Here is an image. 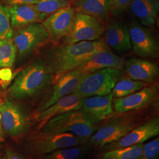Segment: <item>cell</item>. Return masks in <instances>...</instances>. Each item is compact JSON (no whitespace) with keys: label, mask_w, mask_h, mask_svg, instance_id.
<instances>
[{"label":"cell","mask_w":159,"mask_h":159,"mask_svg":"<svg viewBox=\"0 0 159 159\" xmlns=\"http://www.w3.org/2000/svg\"><path fill=\"white\" fill-rule=\"evenodd\" d=\"M107 49L109 48L102 40L64 44L50 49L45 61L56 81L61 75L79 67L93 53Z\"/></svg>","instance_id":"obj_1"},{"label":"cell","mask_w":159,"mask_h":159,"mask_svg":"<svg viewBox=\"0 0 159 159\" xmlns=\"http://www.w3.org/2000/svg\"><path fill=\"white\" fill-rule=\"evenodd\" d=\"M54 81L55 77L45 60L37 58L17 74L8 94L14 99H27L37 95Z\"/></svg>","instance_id":"obj_2"},{"label":"cell","mask_w":159,"mask_h":159,"mask_svg":"<svg viewBox=\"0 0 159 159\" xmlns=\"http://www.w3.org/2000/svg\"><path fill=\"white\" fill-rule=\"evenodd\" d=\"M97 127L81 110L56 116L41 125L37 131L47 133H71L89 139Z\"/></svg>","instance_id":"obj_3"},{"label":"cell","mask_w":159,"mask_h":159,"mask_svg":"<svg viewBox=\"0 0 159 159\" xmlns=\"http://www.w3.org/2000/svg\"><path fill=\"white\" fill-rule=\"evenodd\" d=\"M89 139L71 133H37L30 135L25 142L26 151L31 156L39 157L62 148L85 144Z\"/></svg>","instance_id":"obj_4"},{"label":"cell","mask_w":159,"mask_h":159,"mask_svg":"<svg viewBox=\"0 0 159 159\" xmlns=\"http://www.w3.org/2000/svg\"><path fill=\"white\" fill-rule=\"evenodd\" d=\"M121 77V70L116 68H106L83 73L73 93L81 98L106 96L111 93L116 84Z\"/></svg>","instance_id":"obj_5"},{"label":"cell","mask_w":159,"mask_h":159,"mask_svg":"<svg viewBox=\"0 0 159 159\" xmlns=\"http://www.w3.org/2000/svg\"><path fill=\"white\" fill-rule=\"evenodd\" d=\"M136 127V121L133 116L121 115L114 117L97 128L89 139L90 145L102 148L119 140Z\"/></svg>","instance_id":"obj_6"},{"label":"cell","mask_w":159,"mask_h":159,"mask_svg":"<svg viewBox=\"0 0 159 159\" xmlns=\"http://www.w3.org/2000/svg\"><path fill=\"white\" fill-rule=\"evenodd\" d=\"M48 40L49 35L42 23H33L21 28L13 39L18 59L24 60L30 57Z\"/></svg>","instance_id":"obj_7"},{"label":"cell","mask_w":159,"mask_h":159,"mask_svg":"<svg viewBox=\"0 0 159 159\" xmlns=\"http://www.w3.org/2000/svg\"><path fill=\"white\" fill-rule=\"evenodd\" d=\"M0 114L3 130L8 136H19L29 130V116L18 104L7 98L0 104Z\"/></svg>","instance_id":"obj_8"},{"label":"cell","mask_w":159,"mask_h":159,"mask_svg":"<svg viewBox=\"0 0 159 159\" xmlns=\"http://www.w3.org/2000/svg\"><path fill=\"white\" fill-rule=\"evenodd\" d=\"M104 29L102 24L94 17L76 13L73 28L64 38V44L99 40L102 35Z\"/></svg>","instance_id":"obj_9"},{"label":"cell","mask_w":159,"mask_h":159,"mask_svg":"<svg viewBox=\"0 0 159 159\" xmlns=\"http://www.w3.org/2000/svg\"><path fill=\"white\" fill-rule=\"evenodd\" d=\"M128 27L131 48L137 55L143 58H158L159 44L151 31L136 21Z\"/></svg>","instance_id":"obj_10"},{"label":"cell","mask_w":159,"mask_h":159,"mask_svg":"<svg viewBox=\"0 0 159 159\" xmlns=\"http://www.w3.org/2000/svg\"><path fill=\"white\" fill-rule=\"evenodd\" d=\"M159 134V118L158 116H155L142 125L137 126L119 140L103 146L102 151L106 152L117 148L143 143Z\"/></svg>","instance_id":"obj_11"},{"label":"cell","mask_w":159,"mask_h":159,"mask_svg":"<svg viewBox=\"0 0 159 159\" xmlns=\"http://www.w3.org/2000/svg\"><path fill=\"white\" fill-rule=\"evenodd\" d=\"M75 14L74 8L70 6L58 10L43 21L49 40L57 43L65 38L73 28Z\"/></svg>","instance_id":"obj_12"},{"label":"cell","mask_w":159,"mask_h":159,"mask_svg":"<svg viewBox=\"0 0 159 159\" xmlns=\"http://www.w3.org/2000/svg\"><path fill=\"white\" fill-rule=\"evenodd\" d=\"M157 85L144 87L129 96L113 98L114 108L116 113L120 114L140 110L151 105L157 100Z\"/></svg>","instance_id":"obj_13"},{"label":"cell","mask_w":159,"mask_h":159,"mask_svg":"<svg viewBox=\"0 0 159 159\" xmlns=\"http://www.w3.org/2000/svg\"><path fill=\"white\" fill-rule=\"evenodd\" d=\"M79 70L74 69L59 76L54 81L51 96L37 108L35 114L48 108L58 100L73 93L83 75Z\"/></svg>","instance_id":"obj_14"},{"label":"cell","mask_w":159,"mask_h":159,"mask_svg":"<svg viewBox=\"0 0 159 159\" xmlns=\"http://www.w3.org/2000/svg\"><path fill=\"white\" fill-rule=\"evenodd\" d=\"M111 93L106 96L83 98L81 110L97 125L113 113Z\"/></svg>","instance_id":"obj_15"},{"label":"cell","mask_w":159,"mask_h":159,"mask_svg":"<svg viewBox=\"0 0 159 159\" xmlns=\"http://www.w3.org/2000/svg\"><path fill=\"white\" fill-rule=\"evenodd\" d=\"M103 40L108 48L119 53H125L131 49L129 27L125 23L114 21L104 29Z\"/></svg>","instance_id":"obj_16"},{"label":"cell","mask_w":159,"mask_h":159,"mask_svg":"<svg viewBox=\"0 0 159 159\" xmlns=\"http://www.w3.org/2000/svg\"><path fill=\"white\" fill-rule=\"evenodd\" d=\"M124 59L114 54L109 49L97 51L88 57L75 69L83 73H88L106 68L122 69L124 66Z\"/></svg>","instance_id":"obj_17"},{"label":"cell","mask_w":159,"mask_h":159,"mask_svg":"<svg viewBox=\"0 0 159 159\" xmlns=\"http://www.w3.org/2000/svg\"><path fill=\"white\" fill-rule=\"evenodd\" d=\"M125 72L131 79L146 83H153L159 75L156 63L143 58H131L124 63Z\"/></svg>","instance_id":"obj_18"},{"label":"cell","mask_w":159,"mask_h":159,"mask_svg":"<svg viewBox=\"0 0 159 159\" xmlns=\"http://www.w3.org/2000/svg\"><path fill=\"white\" fill-rule=\"evenodd\" d=\"M82 99L83 98L75 93H71L63 97L54 102L48 108L35 114V119L37 121L44 123L48 120L57 116L71 111L80 110Z\"/></svg>","instance_id":"obj_19"},{"label":"cell","mask_w":159,"mask_h":159,"mask_svg":"<svg viewBox=\"0 0 159 159\" xmlns=\"http://www.w3.org/2000/svg\"><path fill=\"white\" fill-rule=\"evenodd\" d=\"M10 15L11 28L21 29L33 23L41 21L40 14L33 5L15 4L6 7Z\"/></svg>","instance_id":"obj_20"},{"label":"cell","mask_w":159,"mask_h":159,"mask_svg":"<svg viewBox=\"0 0 159 159\" xmlns=\"http://www.w3.org/2000/svg\"><path fill=\"white\" fill-rule=\"evenodd\" d=\"M131 11L143 26L152 27L159 11L157 0H131Z\"/></svg>","instance_id":"obj_21"},{"label":"cell","mask_w":159,"mask_h":159,"mask_svg":"<svg viewBox=\"0 0 159 159\" xmlns=\"http://www.w3.org/2000/svg\"><path fill=\"white\" fill-rule=\"evenodd\" d=\"M73 8L76 13L90 16L100 22H104L111 10L110 0H76Z\"/></svg>","instance_id":"obj_22"},{"label":"cell","mask_w":159,"mask_h":159,"mask_svg":"<svg viewBox=\"0 0 159 159\" xmlns=\"http://www.w3.org/2000/svg\"><path fill=\"white\" fill-rule=\"evenodd\" d=\"M90 148L85 143L73 147L62 148L43 155L40 159H82L88 153Z\"/></svg>","instance_id":"obj_23"},{"label":"cell","mask_w":159,"mask_h":159,"mask_svg":"<svg viewBox=\"0 0 159 159\" xmlns=\"http://www.w3.org/2000/svg\"><path fill=\"white\" fill-rule=\"evenodd\" d=\"M17 57V47L11 37L0 40V69L11 68Z\"/></svg>","instance_id":"obj_24"},{"label":"cell","mask_w":159,"mask_h":159,"mask_svg":"<svg viewBox=\"0 0 159 159\" xmlns=\"http://www.w3.org/2000/svg\"><path fill=\"white\" fill-rule=\"evenodd\" d=\"M146 87V84L140 81L131 79L130 78H123L117 82L111 93L115 98H120L129 96L139 91Z\"/></svg>","instance_id":"obj_25"},{"label":"cell","mask_w":159,"mask_h":159,"mask_svg":"<svg viewBox=\"0 0 159 159\" xmlns=\"http://www.w3.org/2000/svg\"><path fill=\"white\" fill-rule=\"evenodd\" d=\"M143 144H139L127 148H117L106 152L102 159H141Z\"/></svg>","instance_id":"obj_26"},{"label":"cell","mask_w":159,"mask_h":159,"mask_svg":"<svg viewBox=\"0 0 159 159\" xmlns=\"http://www.w3.org/2000/svg\"><path fill=\"white\" fill-rule=\"evenodd\" d=\"M71 0H40L33 5L34 8L40 14L41 21L58 10L70 7Z\"/></svg>","instance_id":"obj_27"},{"label":"cell","mask_w":159,"mask_h":159,"mask_svg":"<svg viewBox=\"0 0 159 159\" xmlns=\"http://www.w3.org/2000/svg\"><path fill=\"white\" fill-rule=\"evenodd\" d=\"M12 32L8 10L6 7L0 4V40L11 37Z\"/></svg>","instance_id":"obj_28"},{"label":"cell","mask_w":159,"mask_h":159,"mask_svg":"<svg viewBox=\"0 0 159 159\" xmlns=\"http://www.w3.org/2000/svg\"><path fill=\"white\" fill-rule=\"evenodd\" d=\"M141 159H159V137L143 144Z\"/></svg>","instance_id":"obj_29"},{"label":"cell","mask_w":159,"mask_h":159,"mask_svg":"<svg viewBox=\"0 0 159 159\" xmlns=\"http://www.w3.org/2000/svg\"><path fill=\"white\" fill-rule=\"evenodd\" d=\"M112 12L114 15H119L129 7L131 0H110Z\"/></svg>","instance_id":"obj_30"},{"label":"cell","mask_w":159,"mask_h":159,"mask_svg":"<svg viewBox=\"0 0 159 159\" xmlns=\"http://www.w3.org/2000/svg\"><path fill=\"white\" fill-rule=\"evenodd\" d=\"M40 0H4L7 5L11 6L15 4L34 5L39 2Z\"/></svg>","instance_id":"obj_31"},{"label":"cell","mask_w":159,"mask_h":159,"mask_svg":"<svg viewBox=\"0 0 159 159\" xmlns=\"http://www.w3.org/2000/svg\"><path fill=\"white\" fill-rule=\"evenodd\" d=\"M6 156L7 159H27L21 154L10 149L6 151Z\"/></svg>","instance_id":"obj_32"},{"label":"cell","mask_w":159,"mask_h":159,"mask_svg":"<svg viewBox=\"0 0 159 159\" xmlns=\"http://www.w3.org/2000/svg\"><path fill=\"white\" fill-rule=\"evenodd\" d=\"M3 137V129L1 125V123L0 122V139H1Z\"/></svg>","instance_id":"obj_33"},{"label":"cell","mask_w":159,"mask_h":159,"mask_svg":"<svg viewBox=\"0 0 159 159\" xmlns=\"http://www.w3.org/2000/svg\"><path fill=\"white\" fill-rule=\"evenodd\" d=\"M1 159H7V157H6V156H3L2 158H1Z\"/></svg>","instance_id":"obj_34"},{"label":"cell","mask_w":159,"mask_h":159,"mask_svg":"<svg viewBox=\"0 0 159 159\" xmlns=\"http://www.w3.org/2000/svg\"><path fill=\"white\" fill-rule=\"evenodd\" d=\"M1 114H0V122H1Z\"/></svg>","instance_id":"obj_35"},{"label":"cell","mask_w":159,"mask_h":159,"mask_svg":"<svg viewBox=\"0 0 159 159\" xmlns=\"http://www.w3.org/2000/svg\"><path fill=\"white\" fill-rule=\"evenodd\" d=\"M0 93H1V87H0Z\"/></svg>","instance_id":"obj_36"}]
</instances>
